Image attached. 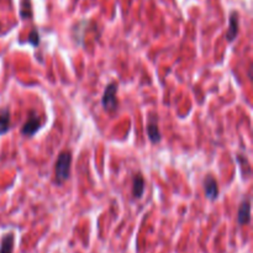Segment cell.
<instances>
[{"instance_id":"cell-1","label":"cell","mask_w":253,"mask_h":253,"mask_svg":"<svg viewBox=\"0 0 253 253\" xmlns=\"http://www.w3.org/2000/svg\"><path fill=\"white\" fill-rule=\"evenodd\" d=\"M71 165H72V153L71 151H62L58 155L56 163H54V180L58 185L63 184L68 180L71 175Z\"/></svg>"},{"instance_id":"cell-2","label":"cell","mask_w":253,"mask_h":253,"mask_svg":"<svg viewBox=\"0 0 253 253\" xmlns=\"http://www.w3.org/2000/svg\"><path fill=\"white\" fill-rule=\"evenodd\" d=\"M118 88L119 85L116 82H111L105 88L103 96H101V105H103L104 110L115 111L118 109V98H116Z\"/></svg>"},{"instance_id":"cell-3","label":"cell","mask_w":253,"mask_h":253,"mask_svg":"<svg viewBox=\"0 0 253 253\" xmlns=\"http://www.w3.org/2000/svg\"><path fill=\"white\" fill-rule=\"evenodd\" d=\"M42 126V119L40 118L37 114H35L34 111L30 113V116L27 118V120L22 124L21 126V135L25 137H32L37 131L41 128Z\"/></svg>"},{"instance_id":"cell-4","label":"cell","mask_w":253,"mask_h":253,"mask_svg":"<svg viewBox=\"0 0 253 253\" xmlns=\"http://www.w3.org/2000/svg\"><path fill=\"white\" fill-rule=\"evenodd\" d=\"M203 185H204L205 197L211 202L216 200L219 197V185H217V180L215 179L214 175L208 174L203 182Z\"/></svg>"},{"instance_id":"cell-5","label":"cell","mask_w":253,"mask_h":253,"mask_svg":"<svg viewBox=\"0 0 253 253\" xmlns=\"http://www.w3.org/2000/svg\"><path fill=\"white\" fill-rule=\"evenodd\" d=\"M237 222L240 225H249L251 222V200L244 199L237 212Z\"/></svg>"},{"instance_id":"cell-6","label":"cell","mask_w":253,"mask_h":253,"mask_svg":"<svg viewBox=\"0 0 253 253\" xmlns=\"http://www.w3.org/2000/svg\"><path fill=\"white\" fill-rule=\"evenodd\" d=\"M239 35V12L232 11L230 14L229 29L226 31V40L229 42H234Z\"/></svg>"},{"instance_id":"cell-7","label":"cell","mask_w":253,"mask_h":253,"mask_svg":"<svg viewBox=\"0 0 253 253\" xmlns=\"http://www.w3.org/2000/svg\"><path fill=\"white\" fill-rule=\"evenodd\" d=\"M11 126V116H10V109L7 106L0 109V136L9 132Z\"/></svg>"},{"instance_id":"cell-8","label":"cell","mask_w":253,"mask_h":253,"mask_svg":"<svg viewBox=\"0 0 253 253\" xmlns=\"http://www.w3.org/2000/svg\"><path fill=\"white\" fill-rule=\"evenodd\" d=\"M143 192H145V179H143L142 175L138 173L133 177L132 179V195L136 199H140L142 198Z\"/></svg>"},{"instance_id":"cell-9","label":"cell","mask_w":253,"mask_h":253,"mask_svg":"<svg viewBox=\"0 0 253 253\" xmlns=\"http://www.w3.org/2000/svg\"><path fill=\"white\" fill-rule=\"evenodd\" d=\"M15 246V235L12 232L4 235L0 242V253H12Z\"/></svg>"},{"instance_id":"cell-10","label":"cell","mask_w":253,"mask_h":253,"mask_svg":"<svg viewBox=\"0 0 253 253\" xmlns=\"http://www.w3.org/2000/svg\"><path fill=\"white\" fill-rule=\"evenodd\" d=\"M147 136L150 138V141L152 143H160L162 140V135H161V131L158 128L157 123H150L147 125Z\"/></svg>"},{"instance_id":"cell-11","label":"cell","mask_w":253,"mask_h":253,"mask_svg":"<svg viewBox=\"0 0 253 253\" xmlns=\"http://www.w3.org/2000/svg\"><path fill=\"white\" fill-rule=\"evenodd\" d=\"M32 15H34V12H32L30 0H22L21 9H20V16H21V19H31Z\"/></svg>"},{"instance_id":"cell-12","label":"cell","mask_w":253,"mask_h":253,"mask_svg":"<svg viewBox=\"0 0 253 253\" xmlns=\"http://www.w3.org/2000/svg\"><path fill=\"white\" fill-rule=\"evenodd\" d=\"M27 42L31 43L34 47H39L40 44V35L37 29H32L31 32L29 34V37H27Z\"/></svg>"}]
</instances>
